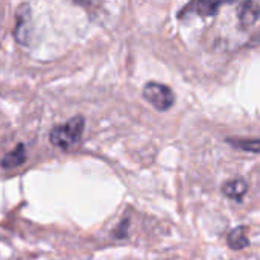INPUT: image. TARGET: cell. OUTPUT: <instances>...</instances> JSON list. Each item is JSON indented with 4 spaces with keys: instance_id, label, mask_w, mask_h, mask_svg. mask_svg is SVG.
Returning <instances> with one entry per match:
<instances>
[{
    "instance_id": "obj_2",
    "label": "cell",
    "mask_w": 260,
    "mask_h": 260,
    "mask_svg": "<svg viewBox=\"0 0 260 260\" xmlns=\"http://www.w3.org/2000/svg\"><path fill=\"white\" fill-rule=\"evenodd\" d=\"M142 94L145 101L149 105H152L157 111H168L175 104V94L172 88L161 82H155V81L146 82Z\"/></svg>"
},
{
    "instance_id": "obj_4",
    "label": "cell",
    "mask_w": 260,
    "mask_h": 260,
    "mask_svg": "<svg viewBox=\"0 0 260 260\" xmlns=\"http://www.w3.org/2000/svg\"><path fill=\"white\" fill-rule=\"evenodd\" d=\"M222 5H224L222 2H216V3H212V2H192V3L186 5L180 11L178 18H183V17L190 15V14H197V15H201V17H212V15L218 14V9Z\"/></svg>"
},
{
    "instance_id": "obj_7",
    "label": "cell",
    "mask_w": 260,
    "mask_h": 260,
    "mask_svg": "<svg viewBox=\"0 0 260 260\" xmlns=\"http://www.w3.org/2000/svg\"><path fill=\"white\" fill-rule=\"evenodd\" d=\"M260 15V6L257 2H244L239 6L238 11V18L242 27H251L257 20Z\"/></svg>"
},
{
    "instance_id": "obj_5",
    "label": "cell",
    "mask_w": 260,
    "mask_h": 260,
    "mask_svg": "<svg viewBox=\"0 0 260 260\" xmlns=\"http://www.w3.org/2000/svg\"><path fill=\"white\" fill-rule=\"evenodd\" d=\"M221 192L224 197H227L229 200H233V201H241L247 192H248V183L245 178H232V180H227L222 187H221Z\"/></svg>"
},
{
    "instance_id": "obj_3",
    "label": "cell",
    "mask_w": 260,
    "mask_h": 260,
    "mask_svg": "<svg viewBox=\"0 0 260 260\" xmlns=\"http://www.w3.org/2000/svg\"><path fill=\"white\" fill-rule=\"evenodd\" d=\"M30 6L21 5L15 14V29L14 35L15 40L20 44H27L30 38V29H32V20H30Z\"/></svg>"
},
{
    "instance_id": "obj_1",
    "label": "cell",
    "mask_w": 260,
    "mask_h": 260,
    "mask_svg": "<svg viewBox=\"0 0 260 260\" xmlns=\"http://www.w3.org/2000/svg\"><path fill=\"white\" fill-rule=\"evenodd\" d=\"M85 128V119L82 116H75L62 125H56L49 133V142L62 151L75 148L82 137Z\"/></svg>"
},
{
    "instance_id": "obj_8",
    "label": "cell",
    "mask_w": 260,
    "mask_h": 260,
    "mask_svg": "<svg viewBox=\"0 0 260 260\" xmlns=\"http://www.w3.org/2000/svg\"><path fill=\"white\" fill-rule=\"evenodd\" d=\"M227 244L235 251H241V250L247 248L250 245V239L247 236V227L239 225V227L233 229L227 236Z\"/></svg>"
},
{
    "instance_id": "obj_9",
    "label": "cell",
    "mask_w": 260,
    "mask_h": 260,
    "mask_svg": "<svg viewBox=\"0 0 260 260\" xmlns=\"http://www.w3.org/2000/svg\"><path fill=\"white\" fill-rule=\"evenodd\" d=\"M227 142L230 145H233V148L248 151V152H253V154L259 152V139H227Z\"/></svg>"
},
{
    "instance_id": "obj_6",
    "label": "cell",
    "mask_w": 260,
    "mask_h": 260,
    "mask_svg": "<svg viewBox=\"0 0 260 260\" xmlns=\"http://www.w3.org/2000/svg\"><path fill=\"white\" fill-rule=\"evenodd\" d=\"M26 158H27L26 146L23 143H20L12 151H9L8 154L3 155V158L0 160V166L6 171H11V169L20 168L21 165H24Z\"/></svg>"
},
{
    "instance_id": "obj_10",
    "label": "cell",
    "mask_w": 260,
    "mask_h": 260,
    "mask_svg": "<svg viewBox=\"0 0 260 260\" xmlns=\"http://www.w3.org/2000/svg\"><path fill=\"white\" fill-rule=\"evenodd\" d=\"M128 224H129V219H128V218H125V219L120 222V225L114 230V236H116V238H119V239L125 238V236H126V230H128Z\"/></svg>"
}]
</instances>
